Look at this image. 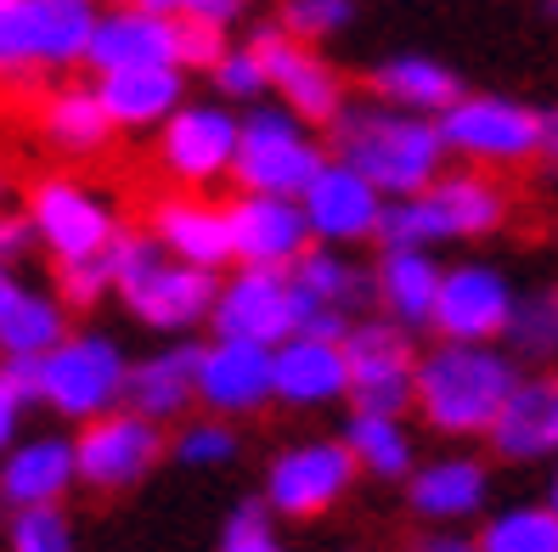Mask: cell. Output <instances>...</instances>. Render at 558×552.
<instances>
[{
    "label": "cell",
    "mask_w": 558,
    "mask_h": 552,
    "mask_svg": "<svg viewBox=\"0 0 558 552\" xmlns=\"http://www.w3.org/2000/svg\"><path fill=\"white\" fill-rule=\"evenodd\" d=\"M293 40L305 46H322L344 35V28L355 23V0H282V17H277Z\"/></svg>",
    "instance_id": "cell-36"
},
{
    "label": "cell",
    "mask_w": 558,
    "mask_h": 552,
    "mask_svg": "<svg viewBox=\"0 0 558 552\" xmlns=\"http://www.w3.org/2000/svg\"><path fill=\"white\" fill-rule=\"evenodd\" d=\"M215 90L226 96V102H259V96L271 90V79H266V62H259V51L254 46H232L220 62H215Z\"/></svg>",
    "instance_id": "cell-37"
},
{
    "label": "cell",
    "mask_w": 558,
    "mask_h": 552,
    "mask_svg": "<svg viewBox=\"0 0 558 552\" xmlns=\"http://www.w3.org/2000/svg\"><path fill=\"white\" fill-rule=\"evenodd\" d=\"M519 361H558V287H536V294H524L513 299V321H508V333Z\"/></svg>",
    "instance_id": "cell-34"
},
{
    "label": "cell",
    "mask_w": 558,
    "mask_h": 552,
    "mask_svg": "<svg viewBox=\"0 0 558 552\" xmlns=\"http://www.w3.org/2000/svg\"><path fill=\"white\" fill-rule=\"evenodd\" d=\"M12 552H74V530L57 507H23L12 518Z\"/></svg>",
    "instance_id": "cell-39"
},
{
    "label": "cell",
    "mask_w": 558,
    "mask_h": 552,
    "mask_svg": "<svg viewBox=\"0 0 558 552\" xmlns=\"http://www.w3.org/2000/svg\"><path fill=\"white\" fill-rule=\"evenodd\" d=\"M130 7H142V12H158V17H181V12H186V0H130Z\"/></svg>",
    "instance_id": "cell-48"
},
{
    "label": "cell",
    "mask_w": 558,
    "mask_h": 552,
    "mask_svg": "<svg viewBox=\"0 0 558 552\" xmlns=\"http://www.w3.org/2000/svg\"><path fill=\"white\" fill-rule=\"evenodd\" d=\"M412 552H480V541H469V536H446V530H440V536H423Z\"/></svg>",
    "instance_id": "cell-46"
},
{
    "label": "cell",
    "mask_w": 558,
    "mask_h": 552,
    "mask_svg": "<svg viewBox=\"0 0 558 552\" xmlns=\"http://www.w3.org/2000/svg\"><path fill=\"white\" fill-rule=\"evenodd\" d=\"M344 445H350V457L367 474H378V479L412 474V440H407V429L389 412H355L350 429H344Z\"/></svg>",
    "instance_id": "cell-31"
},
{
    "label": "cell",
    "mask_w": 558,
    "mask_h": 552,
    "mask_svg": "<svg viewBox=\"0 0 558 552\" xmlns=\"http://www.w3.org/2000/svg\"><path fill=\"white\" fill-rule=\"evenodd\" d=\"M248 46L259 51V62H266V79H271V90L282 96V108H288V113H300L305 124H333V119L350 108L344 74H339L316 46L293 40L282 23L254 28V40H248Z\"/></svg>",
    "instance_id": "cell-9"
},
{
    "label": "cell",
    "mask_w": 558,
    "mask_h": 552,
    "mask_svg": "<svg viewBox=\"0 0 558 552\" xmlns=\"http://www.w3.org/2000/svg\"><path fill=\"white\" fill-rule=\"evenodd\" d=\"M322 164H327V152L300 113H288V108L243 113V142H238V164H232L243 192H259V198H305Z\"/></svg>",
    "instance_id": "cell-5"
},
{
    "label": "cell",
    "mask_w": 558,
    "mask_h": 552,
    "mask_svg": "<svg viewBox=\"0 0 558 552\" xmlns=\"http://www.w3.org/2000/svg\"><path fill=\"white\" fill-rule=\"evenodd\" d=\"M542 152L553 158V164H558V108L547 113V142H542Z\"/></svg>",
    "instance_id": "cell-49"
},
{
    "label": "cell",
    "mask_w": 558,
    "mask_h": 552,
    "mask_svg": "<svg viewBox=\"0 0 558 552\" xmlns=\"http://www.w3.org/2000/svg\"><path fill=\"white\" fill-rule=\"evenodd\" d=\"M367 90L378 96V102L401 108V113H423V119H440L457 96H463V85H457V74L446 69V62L423 57V51H401V57H384L378 69L367 74Z\"/></svg>",
    "instance_id": "cell-24"
},
{
    "label": "cell",
    "mask_w": 558,
    "mask_h": 552,
    "mask_svg": "<svg viewBox=\"0 0 558 552\" xmlns=\"http://www.w3.org/2000/svg\"><path fill=\"white\" fill-rule=\"evenodd\" d=\"M519 383L513 355L490 344H440L417 361V406L440 434H490Z\"/></svg>",
    "instance_id": "cell-2"
},
{
    "label": "cell",
    "mask_w": 558,
    "mask_h": 552,
    "mask_svg": "<svg viewBox=\"0 0 558 552\" xmlns=\"http://www.w3.org/2000/svg\"><path fill=\"white\" fill-rule=\"evenodd\" d=\"M17 412H23V401L12 395L7 383H0V451H7V440H12V429H17Z\"/></svg>",
    "instance_id": "cell-47"
},
{
    "label": "cell",
    "mask_w": 558,
    "mask_h": 552,
    "mask_svg": "<svg viewBox=\"0 0 558 552\" xmlns=\"http://www.w3.org/2000/svg\"><path fill=\"white\" fill-rule=\"evenodd\" d=\"M305 220H311V237H322L327 248L333 243H361V237H378V220H384V192L350 170L344 158H327L322 175L311 181V192L300 198Z\"/></svg>",
    "instance_id": "cell-15"
},
{
    "label": "cell",
    "mask_w": 558,
    "mask_h": 552,
    "mask_svg": "<svg viewBox=\"0 0 558 552\" xmlns=\"http://www.w3.org/2000/svg\"><path fill=\"white\" fill-rule=\"evenodd\" d=\"M446 152L469 164H524L547 142V113L513 102V96H457L440 113Z\"/></svg>",
    "instance_id": "cell-6"
},
{
    "label": "cell",
    "mask_w": 558,
    "mask_h": 552,
    "mask_svg": "<svg viewBox=\"0 0 558 552\" xmlns=\"http://www.w3.org/2000/svg\"><path fill=\"white\" fill-rule=\"evenodd\" d=\"M243 142V119L220 102H186L163 119L158 130V164L186 186H209L220 175H232Z\"/></svg>",
    "instance_id": "cell-10"
},
{
    "label": "cell",
    "mask_w": 558,
    "mask_h": 552,
    "mask_svg": "<svg viewBox=\"0 0 558 552\" xmlns=\"http://www.w3.org/2000/svg\"><path fill=\"white\" fill-rule=\"evenodd\" d=\"M119 294L147 328L175 333V328H192L198 316L215 310L220 287H215V271H198V266H181V259L158 254L153 266H142L130 282H119Z\"/></svg>",
    "instance_id": "cell-18"
},
{
    "label": "cell",
    "mask_w": 558,
    "mask_h": 552,
    "mask_svg": "<svg viewBox=\"0 0 558 552\" xmlns=\"http://www.w3.org/2000/svg\"><path fill=\"white\" fill-rule=\"evenodd\" d=\"M508 321H513V287L502 282V271L457 266L440 277V299H435L429 328H440L446 344H485V339L508 333Z\"/></svg>",
    "instance_id": "cell-17"
},
{
    "label": "cell",
    "mask_w": 558,
    "mask_h": 552,
    "mask_svg": "<svg viewBox=\"0 0 558 552\" xmlns=\"http://www.w3.org/2000/svg\"><path fill=\"white\" fill-rule=\"evenodd\" d=\"M232 51L226 46V28H209V23H186L181 17V69H204L215 74V62Z\"/></svg>",
    "instance_id": "cell-42"
},
{
    "label": "cell",
    "mask_w": 558,
    "mask_h": 552,
    "mask_svg": "<svg viewBox=\"0 0 558 552\" xmlns=\"http://www.w3.org/2000/svg\"><path fill=\"white\" fill-rule=\"evenodd\" d=\"M153 237L163 243V254H175L181 266H198V271H220L226 259H238L232 214L209 209L198 198H163V204H153Z\"/></svg>",
    "instance_id": "cell-21"
},
{
    "label": "cell",
    "mask_w": 558,
    "mask_h": 552,
    "mask_svg": "<svg viewBox=\"0 0 558 552\" xmlns=\"http://www.w3.org/2000/svg\"><path fill=\"white\" fill-rule=\"evenodd\" d=\"M220 552H288L271 530V502H243L232 518H226Z\"/></svg>",
    "instance_id": "cell-40"
},
{
    "label": "cell",
    "mask_w": 558,
    "mask_h": 552,
    "mask_svg": "<svg viewBox=\"0 0 558 552\" xmlns=\"http://www.w3.org/2000/svg\"><path fill=\"white\" fill-rule=\"evenodd\" d=\"M355 468L361 463L350 457L344 440L293 445L266 474V502H271V513H288V518H316L355 484Z\"/></svg>",
    "instance_id": "cell-13"
},
{
    "label": "cell",
    "mask_w": 558,
    "mask_h": 552,
    "mask_svg": "<svg viewBox=\"0 0 558 552\" xmlns=\"http://www.w3.org/2000/svg\"><path fill=\"white\" fill-rule=\"evenodd\" d=\"M74 457L90 491H130L163 457V434L142 412H108L85 424V434L74 440Z\"/></svg>",
    "instance_id": "cell-12"
},
{
    "label": "cell",
    "mask_w": 558,
    "mask_h": 552,
    "mask_svg": "<svg viewBox=\"0 0 558 552\" xmlns=\"http://www.w3.org/2000/svg\"><path fill=\"white\" fill-rule=\"evenodd\" d=\"M547 507H558V474H553V496H547Z\"/></svg>",
    "instance_id": "cell-50"
},
{
    "label": "cell",
    "mask_w": 558,
    "mask_h": 552,
    "mask_svg": "<svg viewBox=\"0 0 558 552\" xmlns=\"http://www.w3.org/2000/svg\"><path fill=\"white\" fill-rule=\"evenodd\" d=\"M327 130H333V158L361 170L389 204L417 198V192H429L440 181V164H446L440 119L401 113L373 96V102H350Z\"/></svg>",
    "instance_id": "cell-1"
},
{
    "label": "cell",
    "mask_w": 558,
    "mask_h": 552,
    "mask_svg": "<svg viewBox=\"0 0 558 552\" xmlns=\"http://www.w3.org/2000/svg\"><path fill=\"white\" fill-rule=\"evenodd\" d=\"M311 294L293 271H266V266H243L232 282L220 287L215 299V333L220 339H254V344H288L305 333V316H311Z\"/></svg>",
    "instance_id": "cell-7"
},
{
    "label": "cell",
    "mask_w": 558,
    "mask_h": 552,
    "mask_svg": "<svg viewBox=\"0 0 558 552\" xmlns=\"http://www.w3.org/2000/svg\"><path fill=\"white\" fill-rule=\"evenodd\" d=\"M85 62L96 74H119V69H181V17H158L142 7H113L96 17V35Z\"/></svg>",
    "instance_id": "cell-16"
},
{
    "label": "cell",
    "mask_w": 558,
    "mask_h": 552,
    "mask_svg": "<svg viewBox=\"0 0 558 552\" xmlns=\"http://www.w3.org/2000/svg\"><path fill=\"white\" fill-rule=\"evenodd\" d=\"M124 355L108 344V339H62L51 355H46V401L62 412V417H108L113 401H124Z\"/></svg>",
    "instance_id": "cell-11"
},
{
    "label": "cell",
    "mask_w": 558,
    "mask_h": 552,
    "mask_svg": "<svg viewBox=\"0 0 558 552\" xmlns=\"http://www.w3.org/2000/svg\"><path fill=\"white\" fill-rule=\"evenodd\" d=\"M0 383L17 401H46V355H7L0 361Z\"/></svg>",
    "instance_id": "cell-43"
},
{
    "label": "cell",
    "mask_w": 558,
    "mask_h": 552,
    "mask_svg": "<svg viewBox=\"0 0 558 552\" xmlns=\"http://www.w3.org/2000/svg\"><path fill=\"white\" fill-rule=\"evenodd\" d=\"M186 69H119V74H96V96H102V108H108V119L119 124V130H153V124H163L175 108H186L181 102V90H186V79H181Z\"/></svg>",
    "instance_id": "cell-23"
},
{
    "label": "cell",
    "mask_w": 558,
    "mask_h": 552,
    "mask_svg": "<svg viewBox=\"0 0 558 552\" xmlns=\"http://www.w3.org/2000/svg\"><path fill=\"white\" fill-rule=\"evenodd\" d=\"M62 344V310L40 294H17L0 310V349L7 355H51Z\"/></svg>",
    "instance_id": "cell-33"
},
{
    "label": "cell",
    "mask_w": 558,
    "mask_h": 552,
    "mask_svg": "<svg viewBox=\"0 0 558 552\" xmlns=\"http://www.w3.org/2000/svg\"><path fill=\"white\" fill-rule=\"evenodd\" d=\"M378 299L389 305V316L401 328H429L435 321V299H440V266L429 259V248H384L378 259Z\"/></svg>",
    "instance_id": "cell-28"
},
{
    "label": "cell",
    "mask_w": 558,
    "mask_h": 552,
    "mask_svg": "<svg viewBox=\"0 0 558 552\" xmlns=\"http://www.w3.org/2000/svg\"><path fill=\"white\" fill-rule=\"evenodd\" d=\"M198 395L215 412H259L277 395V349L254 339H215L204 349Z\"/></svg>",
    "instance_id": "cell-20"
},
{
    "label": "cell",
    "mask_w": 558,
    "mask_h": 552,
    "mask_svg": "<svg viewBox=\"0 0 558 552\" xmlns=\"http://www.w3.org/2000/svg\"><path fill=\"white\" fill-rule=\"evenodd\" d=\"M0 7H7V0H0Z\"/></svg>",
    "instance_id": "cell-52"
},
{
    "label": "cell",
    "mask_w": 558,
    "mask_h": 552,
    "mask_svg": "<svg viewBox=\"0 0 558 552\" xmlns=\"http://www.w3.org/2000/svg\"><path fill=\"white\" fill-rule=\"evenodd\" d=\"M175 457H181L186 468H220V463H232V457H238V434L226 429V424H215V417H204V424L181 429Z\"/></svg>",
    "instance_id": "cell-41"
},
{
    "label": "cell",
    "mask_w": 558,
    "mask_h": 552,
    "mask_svg": "<svg viewBox=\"0 0 558 552\" xmlns=\"http://www.w3.org/2000/svg\"><path fill=\"white\" fill-rule=\"evenodd\" d=\"M226 214H232V243L243 266L293 271L311 254V220L300 198H259V192H248Z\"/></svg>",
    "instance_id": "cell-19"
},
{
    "label": "cell",
    "mask_w": 558,
    "mask_h": 552,
    "mask_svg": "<svg viewBox=\"0 0 558 552\" xmlns=\"http://www.w3.org/2000/svg\"><path fill=\"white\" fill-rule=\"evenodd\" d=\"M502 214H508L502 186L480 170H463V175H440L417 198L384 204L378 243L384 248H429V243H451V237H485L490 225H502Z\"/></svg>",
    "instance_id": "cell-3"
},
{
    "label": "cell",
    "mask_w": 558,
    "mask_h": 552,
    "mask_svg": "<svg viewBox=\"0 0 558 552\" xmlns=\"http://www.w3.org/2000/svg\"><path fill=\"white\" fill-rule=\"evenodd\" d=\"M480 552H558V507H508L485 525Z\"/></svg>",
    "instance_id": "cell-35"
},
{
    "label": "cell",
    "mask_w": 558,
    "mask_h": 552,
    "mask_svg": "<svg viewBox=\"0 0 558 552\" xmlns=\"http://www.w3.org/2000/svg\"><path fill=\"white\" fill-rule=\"evenodd\" d=\"M108 287H113L108 254H96V259H57V294H62V305L90 310L96 299L108 294Z\"/></svg>",
    "instance_id": "cell-38"
},
{
    "label": "cell",
    "mask_w": 558,
    "mask_h": 552,
    "mask_svg": "<svg viewBox=\"0 0 558 552\" xmlns=\"http://www.w3.org/2000/svg\"><path fill=\"white\" fill-rule=\"evenodd\" d=\"M243 7L248 0H186V23H209V28H232L238 17H243Z\"/></svg>",
    "instance_id": "cell-44"
},
{
    "label": "cell",
    "mask_w": 558,
    "mask_h": 552,
    "mask_svg": "<svg viewBox=\"0 0 558 552\" xmlns=\"http://www.w3.org/2000/svg\"><path fill=\"white\" fill-rule=\"evenodd\" d=\"M28 232H35V225H23V220H0V259L23 254V248H28Z\"/></svg>",
    "instance_id": "cell-45"
},
{
    "label": "cell",
    "mask_w": 558,
    "mask_h": 552,
    "mask_svg": "<svg viewBox=\"0 0 558 552\" xmlns=\"http://www.w3.org/2000/svg\"><path fill=\"white\" fill-rule=\"evenodd\" d=\"M40 130H46V142L62 147V152H102L119 124L108 119L96 85H62V90H51L40 102Z\"/></svg>",
    "instance_id": "cell-29"
},
{
    "label": "cell",
    "mask_w": 558,
    "mask_h": 552,
    "mask_svg": "<svg viewBox=\"0 0 558 552\" xmlns=\"http://www.w3.org/2000/svg\"><path fill=\"white\" fill-rule=\"evenodd\" d=\"M198 372H204V349L198 344H175V349H158L153 361L130 367L124 378V401L130 412L142 417H181L192 406V395H198Z\"/></svg>",
    "instance_id": "cell-26"
},
{
    "label": "cell",
    "mask_w": 558,
    "mask_h": 552,
    "mask_svg": "<svg viewBox=\"0 0 558 552\" xmlns=\"http://www.w3.org/2000/svg\"><path fill=\"white\" fill-rule=\"evenodd\" d=\"M547 12H553V17H558V0H553V7H547Z\"/></svg>",
    "instance_id": "cell-51"
},
{
    "label": "cell",
    "mask_w": 558,
    "mask_h": 552,
    "mask_svg": "<svg viewBox=\"0 0 558 552\" xmlns=\"http://www.w3.org/2000/svg\"><path fill=\"white\" fill-rule=\"evenodd\" d=\"M344 361H350L355 412L401 417V406L417 401V355L401 321H355L344 339Z\"/></svg>",
    "instance_id": "cell-8"
},
{
    "label": "cell",
    "mask_w": 558,
    "mask_h": 552,
    "mask_svg": "<svg viewBox=\"0 0 558 552\" xmlns=\"http://www.w3.org/2000/svg\"><path fill=\"white\" fill-rule=\"evenodd\" d=\"M277 395L288 406H322L350 395V361L333 339H288L277 344Z\"/></svg>",
    "instance_id": "cell-25"
},
{
    "label": "cell",
    "mask_w": 558,
    "mask_h": 552,
    "mask_svg": "<svg viewBox=\"0 0 558 552\" xmlns=\"http://www.w3.org/2000/svg\"><path fill=\"white\" fill-rule=\"evenodd\" d=\"M28 225L46 237L57 259H96L119 237L113 209L80 181H40L28 192Z\"/></svg>",
    "instance_id": "cell-14"
},
{
    "label": "cell",
    "mask_w": 558,
    "mask_h": 552,
    "mask_svg": "<svg viewBox=\"0 0 558 552\" xmlns=\"http://www.w3.org/2000/svg\"><path fill=\"white\" fill-rule=\"evenodd\" d=\"M80 479V457L69 440H35L7 457L0 468V502L7 507H57V496Z\"/></svg>",
    "instance_id": "cell-27"
},
{
    "label": "cell",
    "mask_w": 558,
    "mask_h": 552,
    "mask_svg": "<svg viewBox=\"0 0 558 552\" xmlns=\"http://www.w3.org/2000/svg\"><path fill=\"white\" fill-rule=\"evenodd\" d=\"M293 282L305 287L311 299H322V305H333V310H355V305H367L373 294H378V277H367V271H355L350 259H339L333 248H311L300 266H293Z\"/></svg>",
    "instance_id": "cell-32"
},
{
    "label": "cell",
    "mask_w": 558,
    "mask_h": 552,
    "mask_svg": "<svg viewBox=\"0 0 558 552\" xmlns=\"http://www.w3.org/2000/svg\"><path fill=\"white\" fill-rule=\"evenodd\" d=\"M490 445L508 463H531V457H553L558 451V378H524L513 389V401L502 406Z\"/></svg>",
    "instance_id": "cell-22"
},
{
    "label": "cell",
    "mask_w": 558,
    "mask_h": 552,
    "mask_svg": "<svg viewBox=\"0 0 558 552\" xmlns=\"http://www.w3.org/2000/svg\"><path fill=\"white\" fill-rule=\"evenodd\" d=\"M96 0H7L0 7V85L74 69L96 35Z\"/></svg>",
    "instance_id": "cell-4"
},
{
    "label": "cell",
    "mask_w": 558,
    "mask_h": 552,
    "mask_svg": "<svg viewBox=\"0 0 558 552\" xmlns=\"http://www.w3.org/2000/svg\"><path fill=\"white\" fill-rule=\"evenodd\" d=\"M407 491H412V507L423 518H469V513L485 507L490 479L469 457H440V463H429L423 474H412Z\"/></svg>",
    "instance_id": "cell-30"
}]
</instances>
